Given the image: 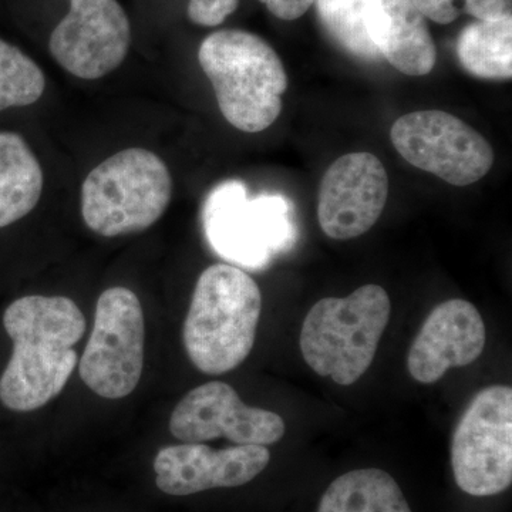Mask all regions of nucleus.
I'll return each mask as SVG.
<instances>
[{
	"label": "nucleus",
	"instance_id": "f257e3e1",
	"mask_svg": "<svg viewBox=\"0 0 512 512\" xmlns=\"http://www.w3.org/2000/svg\"><path fill=\"white\" fill-rule=\"evenodd\" d=\"M3 326L13 352L0 376V402L13 412H33L69 382L86 319L66 296L30 295L10 303Z\"/></svg>",
	"mask_w": 512,
	"mask_h": 512
},
{
	"label": "nucleus",
	"instance_id": "f03ea898",
	"mask_svg": "<svg viewBox=\"0 0 512 512\" xmlns=\"http://www.w3.org/2000/svg\"><path fill=\"white\" fill-rule=\"evenodd\" d=\"M261 311V289L247 272L228 264L205 269L184 322L192 365L207 375L237 369L254 349Z\"/></svg>",
	"mask_w": 512,
	"mask_h": 512
},
{
	"label": "nucleus",
	"instance_id": "7ed1b4c3",
	"mask_svg": "<svg viewBox=\"0 0 512 512\" xmlns=\"http://www.w3.org/2000/svg\"><path fill=\"white\" fill-rule=\"evenodd\" d=\"M198 60L231 126L261 133L282 111L288 74L268 42L245 30H218L201 43Z\"/></svg>",
	"mask_w": 512,
	"mask_h": 512
},
{
	"label": "nucleus",
	"instance_id": "20e7f679",
	"mask_svg": "<svg viewBox=\"0 0 512 512\" xmlns=\"http://www.w3.org/2000/svg\"><path fill=\"white\" fill-rule=\"evenodd\" d=\"M392 302L382 286H360L346 298H323L303 320L301 352L316 375L356 383L375 360Z\"/></svg>",
	"mask_w": 512,
	"mask_h": 512
},
{
	"label": "nucleus",
	"instance_id": "39448f33",
	"mask_svg": "<svg viewBox=\"0 0 512 512\" xmlns=\"http://www.w3.org/2000/svg\"><path fill=\"white\" fill-rule=\"evenodd\" d=\"M171 197L173 178L163 158L146 148H127L87 175L83 220L101 237L136 234L163 217Z\"/></svg>",
	"mask_w": 512,
	"mask_h": 512
},
{
	"label": "nucleus",
	"instance_id": "423d86ee",
	"mask_svg": "<svg viewBox=\"0 0 512 512\" xmlns=\"http://www.w3.org/2000/svg\"><path fill=\"white\" fill-rule=\"evenodd\" d=\"M204 224L218 254L249 268L264 266L295 238L289 201L282 195L249 200L247 187L239 181H227L211 191Z\"/></svg>",
	"mask_w": 512,
	"mask_h": 512
},
{
	"label": "nucleus",
	"instance_id": "0eeeda50",
	"mask_svg": "<svg viewBox=\"0 0 512 512\" xmlns=\"http://www.w3.org/2000/svg\"><path fill=\"white\" fill-rule=\"evenodd\" d=\"M458 488L473 497L503 493L512 483V389L488 386L461 414L451 440Z\"/></svg>",
	"mask_w": 512,
	"mask_h": 512
},
{
	"label": "nucleus",
	"instance_id": "6e6552de",
	"mask_svg": "<svg viewBox=\"0 0 512 512\" xmlns=\"http://www.w3.org/2000/svg\"><path fill=\"white\" fill-rule=\"evenodd\" d=\"M146 325L136 293L114 286L101 293L80 377L104 399H123L136 390L144 366Z\"/></svg>",
	"mask_w": 512,
	"mask_h": 512
},
{
	"label": "nucleus",
	"instance_id": "1a4fd4ad",
	"mask_svg": "<svg viewBox=\"0 0 512 512\" xmlns=\"http://www.w3.org/2000/svg\"><path fill=\"white\" fill-rule=\"evenodd\" d=\"M390 137L407 163L457 187L477 183L493 168L491 144L446 111L406 114L393 124Z\"/></svg>",
	"mask_w": 512,
	"mask_h": 512
},
{
	"label": "nucleus",
	"instance_id": "9d476101",
	"mask_svg": "<svg viewBox=\"0 0 512 512\" xmlns=\"http://www.w3.org/2000/svg\"><path fill=\"white\" fill-rule=\"evenodd\" d=\"M130 42V20L117 0H70L69 13L53 30L49 49L66 72L97 80L120 67Z\"/></svg>",
	"mask_w": 512,
	"mask_h": 512
},
{
	"label": "nucleus",
	"instance_id": "9b49d317",
	"mask_svg": "<svg viewBox=\"0 0 512 512\" xmlns=\"http://www.w3.org/2000/svg\"><path fill=\"white\" fill-rule=\"evenodd\" d=\"M170 431L184 443H204L225 437L238 446H271L285 436L279 414L247 406L224 382H210L192 389L175 406Z\"/></svg>",
	"mask_w": 512,
	"mask_h": 512
},
{
	"label": "nucleus",
	"instance_id": "f8f14e48",
	"mask_svg": "<svg viewBox=\"0 0 512 512\" xmlns=\"http://www.w3.org/2000/svg\"><path fill=\"white\" fill-rule=\"evenodd\" d=\"M389 197V175L376 156L352 153L326 171L319 190L320 228L329 238L353 239L379 220Z\"/></svg>",
	"mask_w": 512,
	"mask_h": 512
},
{
	"label": "nucleus",
	"instance_id": "ddd939ff",
	"mask_svg": "<svg viewBox=\"0 0 512 512\" xmlns=\"http://www.w3.org/2000/svg\"><path fill=\"white\" fill-rule=\"evenodd\" d=\"M265 446H235L214 450L200 443L168 446L154 460L156 483L163 493L184 497L212 488L241 487L268 467Z\"/></svg>",
	"mask_w": 512,
	"mask_h": 512
},
{
	"label": "nucleus",
	"instance_id": "4468645a",
	"mask_svg": "<svg viewBox=\"0 0 512 512\" xmlns=\"http://www.w3.org/2000/svg\"><path fill=\"white\" fill-rule=\"evenodd\" d=\"M483 316L473 303L450 299L437 305L421 326L407 356L416 382H439L447 370L476 362L485 348Z\"/></svg>",
	"mask_w": 512,
	"mask_h": 512
},
{
	"label": "nucleus",
	"instance_id": "2eb2a0df",
	"mask_svg": "<svg viewBox=\"0 0 512 512\" xmlns=\"http://www.w3.org/2000/svg\"><path fill=\"white\" fill-rule=\"evenodd\" d=\"M367 32L379 55L400 73L426 76L436 66V43L413 0H370Z\"/></svg>",
	"mask_w": 512,
	"mask_h": 512
},
{
	"label": "nucleus",
	"instance_id": "dca6fc26",
	"mask_svg": "<svg viewBox=\"0 0 512 512\" xmlns=\"http://www.w3.org/2000/svg\"><path fill=\"white\" fill-rule=\"evenodd\" d=\"M42 167L23 137L0 131V228L35 210L42 197Z\"/></svg>",
	"mask_w": 512,
	"mask_h": 512
},
{
	"label": "nucleus",
	"instance_id": "f3484780",
	"mask_svg": "<svg viewBox=\"0 0 512 512\" xmlns=\"http://www.w3.org/2000/svg\"><path fill=\"white\" fill-rule=\"evenodd\" d=\"M318 512H412L402 488L380 468H360L336 478Z\"/></svg>",
	"mask_w": 512,
	"mask_h": 512
},
{
	"label": "nucleus",
	"instance_id": "a211bd4d",
	"mask_svg": "<svg viewBox=\"0 0 512 512\" xmlns=\"http://www.w3.org/2000/svg\"><path fill=\"white\" fill-rule=\"evenodd\" d=\"M461 66L473 76L507 80L512 76V18L477 20L457 40Z\"/></svg>",
	"mask_w": 512,
	"mask_h": 512
},
{
	"label": "nucleus",
	"instance_id": "6ab92c4d",
	"mask_svg": "<svg viewBox=\"0 0 512 512\" xmlns=\"http://www.w3.org/2000/svg\"><path fill=\"white\" fill-rule=\"evenodd\" d=\"M313 3L323 26L343 49L363 60L379 59L367 32L370 0H315Z\"/></svg>",
	"mask_w": 512,
	"mask_h": 512
},
{
	"label": "nucleus",
	"instance_id": "aec40b11",
	"mask_svg": "<svg viewBox=\"0 0 512 512\" xmlns=\"http://www.w3.org/2000/svg\"><path fill=\"white\" fill-rule=\"evenodd\" d=\"M45 89L42 69L19 47L0 39V111L35 104Z\"/></svg>",
	"mask_w": 512,
	"mask_h": 512
},
{
	"label": "nucleus",
	"instance_id": "412c9836",
	"mask_svg": "<svg viewBox=\"0 0 512 512\" xmlns=\"http://www.w3.org/2000/svg\"><path fill=\"white\" fill-rule=\"evenodd\" d=\"M424 18L448 25L467 13L477 20H495L511 16L512 0H413Z\"/></svg>",
	"mask_w": 512,
	"mask_h": 512
},
{
	"label": "nucleus",
	"instance_id": "4be33fe9",
	"mask_svg": "<svg viewBox=\"0 0 512 512\" xmlns=\"http://www.w3.org/2000/svg\"><path fill=\"white\" fill-rule=\"evenodd\" d=\"M239 0H190L188 3V18L200 26L221 25L229 15L237 10Z\"/></svg>",
	"mask_w": 512,
	"mask_h": 512
},
{
	"label": "nucleus",
	"instance_id": "5701e85b",
	"mask_svg": "<svg viewBox=\"0 0 512 512\" xmlns=\"http://www.w3.org/2000/svg\"><path fill=\"white\" fill-rule=\"evenodd\" d=\"M272 15L282 20H296L305 15L315 0H259Z\"/></svg>",
	"mask_w": 512,
	"mask_h": 512
}]
</instances>
